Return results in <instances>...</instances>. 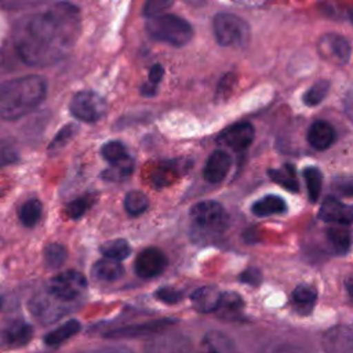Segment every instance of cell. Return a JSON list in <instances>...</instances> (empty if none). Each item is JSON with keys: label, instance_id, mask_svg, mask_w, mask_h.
Masks as SVG:
<instances>
[{"label": "cell", "instance_id": "1f68e13d", "mask_svg": "<svg viewBox=\"0 0 353 353\" xmlns=\"http://www.w3.org/2000/svg\"><path fill=\"white\" fill-rule=\"evenodd\" d=\"M101 154L110 164L123 161V160H125L128 157L127 148L120 141H109V142H106L101 148Z\"/></svg>", "mask_w": 353, "mask_h": 353}, {"label": "cell", "instance_id": "ba28073f", "mask_svg": "<svg viewBox=\"0 0 353 353\" xmlns=\"http://www.w3.org/2000/svg\"><path fill=\"white\" fill-rule=\"evenodd\" d=\"M317 51L320 57L334 65H346L350 59L352 47L347 39L336 33H325L319 39Z\"/></svg>", "mask_w": 353, "mask_h": 353}, {"label": "cell", "instance_id": "8992f818", "mask_svg": "<svg viewBox=\"0 0 353 353\" xmlns=\"http://www.w3.org/2000/svg\"><path fill=\"white\" fill-rule=\"evenodd\" d=\"M70 113L84 123H95L102 119L106 113L108 105L105 99L90 90L79 91L70 101Z\"/></svg>", "mask_w": 353, "mask_h": 353}, {"label": "cell", "instance_id": "7a4b0ae2", "mask_svg": "<svg viewBox=\"0 0 353 353\" xmlns=\"http://www.w3.org/2000/svg\"><path fill=\"white\" fill-rule=\"evenodd\" d=\"M47 83L40 76H23L0 84V117L17 120L36 109L46 98Z\"/></svg>", "mask_w": 353, "mask_h": 353}, {"label": "cell", "instance_id": "7dc6e473", "mask_svg": "<svg viewBox=\"0 0 353 353\" xmlns=\"http://www.w3.org/2000/svg\"><path fill=\"white\" fill-rule=\"evenodd\" d=\"M349 18H350V22L353 25V10H350V12H349Z\"/></svg>", "mask_w": 353, "mask_h": 353}, {"label": "cell", "instance_id": "e575fe53", "mask_svg": "<svg viewBox=\"0 0 353 353\" xmlns=\"http://www.w3.org/2000/svg\"><path fill=\"white\" fill-rule=\"evenodd\" d=\"M76 131H77V128H76L74 124H68V125L62 127L59 130V132L55 135V138L51 141V143L48 146V150L54 152V150H58V149L63 148L73 138Z\"/></svg>", "mask_w": 353, "mask_h": 353}, {"label": "cell", "instance_id": "ffe728a7", "mask_svg": "<svg viewBox=\"0 0 353 353\" xmlns=\"http://www.w3.org/2000/svg\"><path fill=\"white\" fill-rule=\"evenodd\" d=\"M243 307H244V302L241 296L236 292L229 291V292H222L221 301L215 313L222 319L230 320V319H237Z\"/></svg>", "mask_w": 353, "mask_h": 353}, {"label": "cell", "instance_id": "b9f144b4", "mask_svg": "<svg viewBox=\"0 0 353 353\" xmlns=\"http://www.w3.org/2000/svg\"><path fill=\"white\" fill-rule=\"evenodd\" d=\"M233 83H234V76H233V74H228V76H225V77H223V80L221 81L219 87H218L216 97H218V98H221V97H222V98L228 97L230 87H233Z\"/></svg>", "mask_w": 353, "mask_h": 353}, {"label": "cell", "instance_id": "836d02e7", "mask_svg": "<svg viewBox=\"0 0 353 353\" xmlns=\"http://www.w3.org/2000/svg\"><path fill=\"white\" fill-rule=\"evenodd\" d=\"M94 203V197L91 194H84L80 196L72 201H69L65 205V212L69 218L72 219H79L80 216L84 215V212L91 207V204Z\"/></svg>", "mask_w": 353, "mask_h": 353}, {"label": "cell", "instance_id": "83f0119b", "mask_svg": "<svg viewBox=\"0 0 353 353\" xmlns=\"http://www.w3.org/2000/svg\"><path fill=\"white\" fill-rule=\"evenodd\" d=\"M41 210H43V205L37 199H29L21 205L18 211L19 221L22 222V225L32 228L39 222L41 216Z\"/></svg>", "mask_w": 353, "mask_h": 353}, {"label": "cell", "instance_id": "e0dca14e", "mask_svg": "<svg viewBox=\"0 0 353 353\" xmlns=\"http://www.w3.org/2000/svg\"><path fill=\"white\" fill-rule=\"evenodd\" d=\"M197 353H234V346L223 332L210 331L201 339Z\"/></svg>", "mask_w": 353, "mask_h": 353}, {"label": "cell", "instance_id": "60d3db41", "mask_svg": "<svg viewBox=\"0 0 353 353\" xmlns=\"http://www.w3.org/2000/svg\"><path fill=\"white\" fill-rule=\"evenodd\" d=\"M163 74H164L163 66L159 65V63L153 65V66L150 68V70H149V80H148V83L152 84V85H154V87H157V84H159V83L161 81V79H163Z\"/></svg>", "mask_w": 353, "mask_h": 353}, {"label": "cell", "instance_id": "f6af8a7d", "mask_svg": "<svg viewBox=\"0 0 353 353\" xmlns=\"http://www.w3.org/2000/svg\"><path fill=\"white\" fill-rule=\"evenodd\" d=\"M273 353H302V352L294 346H280Z\"/></svg>", "mask_w": 353, "mask_h": 353}, {"label": "cell", "instance_id": "30bf717a", "mask_svg": "<svg viewBox=\"0 0 353 353\" xmlns=\"http://www.w3.org/2000/svg\"><path fill=\"white\" fill-rule=\"evenodd\" d=\"M254 135V127L250 123L243 121L225 128L219 134L218 142L233 149L234 152H243L252 143Z\"/></svg>", "mask_w": 353, "mask_h": 353}, {"label": "cell", "instance_id": "603a6c76", "mask_svg": "<svg viewBox=\"0 0 353 353\" xmlns=\"http://www.w3.org/2000/svg\"><path fill=\"white\" fill-rule=\"evenodd\" d=\"M33 334V330L29 324L23 321H14L11 323L6 331H4V338L6 342L11 346H21L25 345Z\"/></svg>", "mask_w": 353, "mask_h": 353}, {"label": "cell", "instance_id": "cb8c5ba5", "mask_svg": "<svg viewBox=\"0 0 353 353\" xmlns=\"http://www.w3.org/2000/svg\"><path fill=\"white\" fill-rule=\"evenodd\" d=\"M79 331H80V323L77 320H69V321L63 323L62 325H59L58 328L48 332L44 338V342L50 346H57V345L65 342L66 339L72 338Z\"/></svg>", "mask_w": 353, "mask_h": 353}, {"label": "cell", "instance_id": "d590c367", "mask_svg": "<svg viewBox=\"0 0 353 353\" xmlns=\"http://www.w3.org/2000/svg\"><path fill=\"white\" fill-rule=\"evenodd\" d=\"M172 3L171 1H164V0H152V1H148L143 7V14L149 18H154V17H159L163 14V11L165 8H168Z\"/></svg>", "mask_w": 353, "mask_h": 353}, {"label": "cell", "instance_id": "3957f363", "mask_svg": "<svg viewBox=\"0 0 353 353\" xmlns=\"http://www.w3.org/2000/svg\"><path fill=\"white\" fill-rule=\"evenodd\" d=\"M145 28L150 37L175 47L185 46L193 36V29L189 22L172 14H161L149 18Z\"/></svg>", "mask_w": 353, "mask_h": 353}, {"label": "cell", "instance_id": "c3c4849f", "mask_svg": "<svg viewBox=\"0 0 353 353\" xmlns=\"http://www.w3.org/2000/svg\"><path fill=\"white\" fill-rule=\"evenodd\" d=\"M350 353H353V349H352V352H350Z\"/></svg>", "mask_w": 353, "mask_h": 353}, {"label": "cell", "instance_id": "2e32d148", "mask_svg": "<svg viewBox=\"0 0 353 353\" xmlns=\"http://www.w3.org/2000/svg\"><path fill=\"white\" fill-rule=\"evenodd\" d=\"M221 295L222 292L216 287L207 285L197 288L190 298L196 310L201 313H211L216 310L221 301Z\"/></svg>", "mask_w": 353, "mask_h": 353}, {"label": "cell", "instance_id": "d6986e66", "mask_svg": "<svg viewBox=\"0 0 353 353\" xmlns=\"http://www.w3.org/2000/svg\"><path fill=\"white\" fill-rule=\"evenodd\" d=\"M285 210H287V204L284 199L277 194L263 196L262 199L256 200L251 207L252 214L256 216H269L274 214H281V212H285Z\"/></svg>", "mask_w": 353, "mask_h": 353}, {"label": "cell", "instance_id": "74e56055", "mask_svg": "<svg viewBox=\"0 0 353 353\" xmlns=\"http://www.w3.org/2000/svg\"><path fill=\"white\" fill-rule=\"evenodd\" d=\"M239 279H240L241 283H245V284H250V285H259L261 281H262L261 272L256 268H248L247 270H244L240 274Z\"/></svg>", "mask_w": 353, "mask_h": 353}, {"label": "cell", "instance_id": "f1b7e54d", "mask_svg": "<svg viewBox=\"0 0 353 353\" xmlns=\"http://www.w3.org/2000/svg\"><path fill=\"white\" fill-rule=\"evenodd\" d=\"M303 179L306 183V189H307V194L312 203H316L320 192H321V186H323V174L317 167H306L303 170Z\"/></svg>", "mask_w": 353, "mask_h": 353}, {"label": "cell", "instance_id": "4316f807", "mask_svg": "<svg viewBox=\"0 0 353 353\" xmlns=\"http://www.w3.org/2000/svg\"><path fill=\"white\" fill-rule=\"evenodd\" d=\"M327 239L338 254H345L350 245V233L345 226L335 225L327 229Z\"/></svg>", "mask_w": 353, "mask_h": 353}, {"label": "cell", "instance_id": "484cf974", "mask_svg": "<svg viewBox=\"0 0 353 353\" xmlns=\"http://www.w3.org/2000/svg\"><path fill=\"white\" fill-rule=\"evenodd\" d=\"M99 251H101V254L105 258L120 262V261H123V259L130 256L131 247H130V244L125 240L116 239V240H110V241L103 243L99 247Z\"/></svg>", "mask_w": 353, "mask_h": 353}, {"label": "cell", "instance_id": "8d00e7d4", "mask_svg": "<svg viewBox=\"0 0 353 353\" xmlns=\"http://www.w3.org/2000/svg\"><path fill=\"white\" fill-rule=\"evenodd\" d=\"M156 296H157V299H160L165 303H176L182 298V292L175 288H171V287H163L156 291Z\"/></svg>", "mask_w": 353, "mask_h": 353}, {"label": "cell", "instance_id": "44dd1931", "mask_svg": "<svg viewBox=\"0 0 353 353\" xmlns=\"http://www.w3.org/2000/svg\"><path fill=\"white\" fill-rule=\"evenodd\" d=\"M124 274V268L120 262L112 259H101L92 266V276L101 281H116Z\"/></svg>", "mask_w": 353, "mask_h": 353}, {"label": "cell", "instance_id": "8fae6325", "mask_svg": "<svg viewBox=\"0 0 353 353\" xmlns=\"http://www.w3.org/2000/svg\"><path fill=\"white\" fill-rule=\"evenodd\" d=\"M319 218L328 223L349 225L353 222V205L345 204L335 197H327L319 210Z\"/></svg>", "mask_w": 353, "mask_h": 353}, {"label": "cell", "instance_id": "6da1fadb", "mask_svg": "<svg viewBox=\"0 0 353 353\" xmlns=\"http://www.w3.org/2000/svg\"><path fill=\"white\" fill-rule=\"evenodd\" d=\"M79 33V8L59 1L23 21L15 37V47L26 65L48 66L66 57Z\"/></svg>", "mask_w": 353, "mask_h": 353}, {"label": "cell", "instance_id": "9c48e42d", "mask_svg": "<svg viewBox=\"0 0 353 353\" xmlns=\"http://www.w3.org/2000/svg\"><path fill=\"white\" fill-rule=\"evenodd\" d=\"M167 266V256L159 248L149 247L141 251L135 259V273L142 279L159 276Z\"/></svg>", "mask_w": 353, "mask_h": 353}, {"label": "cell", "instance_id": "d6a6232c", "mask_svg": "<svg viewBox=\"0 0 353 353\" xmlns=\"http://www.w3.org/2000/svg\"><path fill=\"white\" fill-rule=\"evenodd\" d=\"M328 90H330V81L319 80L303 94L302 101L307 106H316L327 97Z\"/></svg>", "mask_w": 353, "mask_h": 353}, {"label": "cell", "instance_id": "d4e9b609", "mask_svg": "<svg viewBox=\"0 0 353 353\" xmlns=\"http://www.w3.org/2000/svg\"><path fill=\"white\" fill-rule=\"evenodd\" d=\"M132 171H134V161L128 156L123 161L110 164V167H108L101 174V176L108 182H121V181H125L132 174Z\"/></svg>", "mask_w": 353, "mask_h": 353}, {"label": "cell", "instance_id": "277c9868", "mask_svg": "<svg viewBox=\"0 0 353 353\" xmlns=\"http://www.w3.org/2000/svg\"><path fill=\"white\" fill-rule=\"evenodd\" d=\"M214 33L215 39L221 46L225 47H240L248 43L250 26L247 22L229 12H219L214 17Z\"/></svg>", "mask_w": 353, "mask_h": 353}, {"label": "cell", "instance_id": "5bb4252c", "mask_svg": "<svg viewBox=\"0 0 353 353\" xmlns=\"http://www.w3.org/2000/svg\"><path fill=\"white\" fill-rule=\"evenodd\" d=\"M172 320H153L142 324H135V325H127L123 328H117L113 331H109L106 334L108 338H134V336H141V335H149V334H156L164 327H167Z\"/></svg>", "mask_w": 353, "mask_h": 353}, {"label": "cell", "instance_id": "ac0fdd59", "mask_svg": "<svg viewBox=\"0 0 353 353\" xmlns=\"http://www.w3.org/2000/svg\"><path fill=\"white\" fill-rule=\"evenodd\" d=\"M316 298L317 292L312 285L301 284L292 291L291 303L298 313L309 314L316 305Z\"/></svg>", "mask_w": 353, "mask_h": 353}, {"label": "cell", "instance_id": "ee69618b", "mask_svg": "<svg viewBox=\"0 0 353 353\" xmlns=\"http://www.w3.org/2000/svg\"><path fill=\"white\" fill-rule=\"evenodd\" d=\"M345 288H346V292H347L349 298L353 301V276L346 277V280H345Z\"/></svg>", "mask_w": 353, "mask_h": 353}, {"label": "cell", "instance_id": "ab89813d", "mask_svg": "<svg viewBox=\"0 0 353 353\" xmlns=\"http://www.w3.org/2000/svg\"><path fill=\"white\" fill-rule=\"evenodd\" d=\"M335 189L343 196H353V178H343L335 182Z\"/></svg>", "mask_w": 353, "mask_h": 353}, {"label": "cell", "instance_id": "9a60e30c", "mask_svg": "<svg viewBox=\"0 0 353 353\" xmlns=\"http://www.w3.org/2000/svg\"><path fill=\"white\" fill-rule=\"evenodd\" d=\"M335 130L327 121H314L307 130V142L317 150L328 149L335 141Z\"/></svg>", "mask_w": 353, "mask_h": 353}, {"label": "cell", "instance_id": "5b68a950", "mask_svg": "<svg viewBox=\"0 0 353 353\" xmlns=\"http://www.w3.org/2000/svg\"><path fill=\"white\" fill-rule=\"evenodd\" d=\"M190 219L196 228L207 233H218L226 228L228 214L216 201H201L192 207Z\"/></svg>", "mask_w": 353, "mask_h": 353}, {"label": "cell", "instance_id": "7bdbcfd3", "mask_svg": "<svg viewBox=\"0 0 353 353\" xmlns=\"http://www.w3.org/2000/svg\"><path fill=\"white\" fill-rule=\"evenodd\" d=\"M343 110L349 120L353 123V85L346 91L343 98Z\"/></svg>", "mask_w": 353, "mask_h": 353}, {"label": "cell", "instance_id": "7402d4cb", "mask_svg": "<svg viewBox=\"0 0 353 353\" xmlns=\"http://www.w3.org/2000/svg\"><path fill=\"white\" fill-rule=\"evenodd\" d=\"M269 178L281 185L284 189L290 192H298L299 190V183L296 179L295 168L291 164H284L281 168H272L269 170Z\"/></svg>", "mask_w": 353, "mask_h": 353}, {"label": "cell", "instance_id": "f35d334b", "mask_svg": "<svg viewBox=\"0 0 353 353\" xmlns=\"http://www.w3.org/2000/svg\"><path fill=\"white\" fill-rule=\"evenodd\" d=\"M18 160V153L8 146H1L0 148V165L11 164Z\"/></svg>", "mask_w": 353, "mask_h": 353}, {"label": "cell", "instance_id": "7c38bea8", "mask_svg": "<svg viewBox=\"0 0 353 353\" xmlns=\"http://www.w3.org/2000/svg\"><path fill=\"white\" fill-rule=\"evenodd\" d=\"M145 353H193V346L183 335H161L146 345Z\"/></svg>", "mask_w": 353, "mask_h": 353}, {"label": "cell", "instance_id": "4dcf8cb0", "mask_svg": "<svg viewBox=\"0 0 353 353\" xmlns=\"http://www.w3.org/2000/svg\"><path fill=\"white\" fill-rule=\"evenodd\" d=\"M43 259L47 268L50 269L59 268L66 259V248L59 243H50L44 247Z\"/></svg>", "mask_w": 353, "mask_h": 353}, {"label": "cell", "instance_id": "52a82bcc", "mask_svg": "<svg viewBox=\"0 0 353 353\" xmlns=\"http://www.w3.org/2000/svg\"><path fill=\"white\" fill-rule=\"evenodd\" d=\"M85 290L87 280L80 272L76 270L62 272L52 277L48 283V291L51 296L62 302L77 299Z\"/></svg>", "mask_w": 353, "mask_h": 353}, {"label": "cell", "instance_id": "f546056e", "mask_svg": "<svg viewBox=\"0 0 353 353\" xmlns=\"http://www.w3.org/2000/svg\"><path fill=\"white\" fill-rule=\"evenodd\" d=\"M148 207H149V200L145 193L139 190H132L127 193L124 199V208L130 215H134V216L141 215L142 212L146 211Z\"/></svg>", "mask_w": 353, "mask_h": 353}, {"label": "cell", "instance_id": "bcb514c9", "mask_svg": "<svg viewBox=\"0 0 353 353\" xmlns=\"http://www.w3.org/2000/svg\"><path fill=\"white\" fill-rule=\"evenodd\" d=\"M103 353H131V352L125 350V349H113V350H108V352H103Z\"/></svg>", "mask_w": 353, "mask_h": 353}, {"label": "cell", "instance_id": "4fadbf2b", "mask_svg": "<svg viewBox=\"0 0 353 353\" xmlns=\"http://www.w3.org/2000/svg\"><path fill=\"white\" fill-rule=\"evenodd\" d=\"M230 165H232L230 156L225 150H215L211 153V156L208 157L204 165V170H203L204 178L208 182L218 183L226 176V174L230 170Z\"/></svg>", "mask_w": 353, "mask_h": 353}]
</instances>
